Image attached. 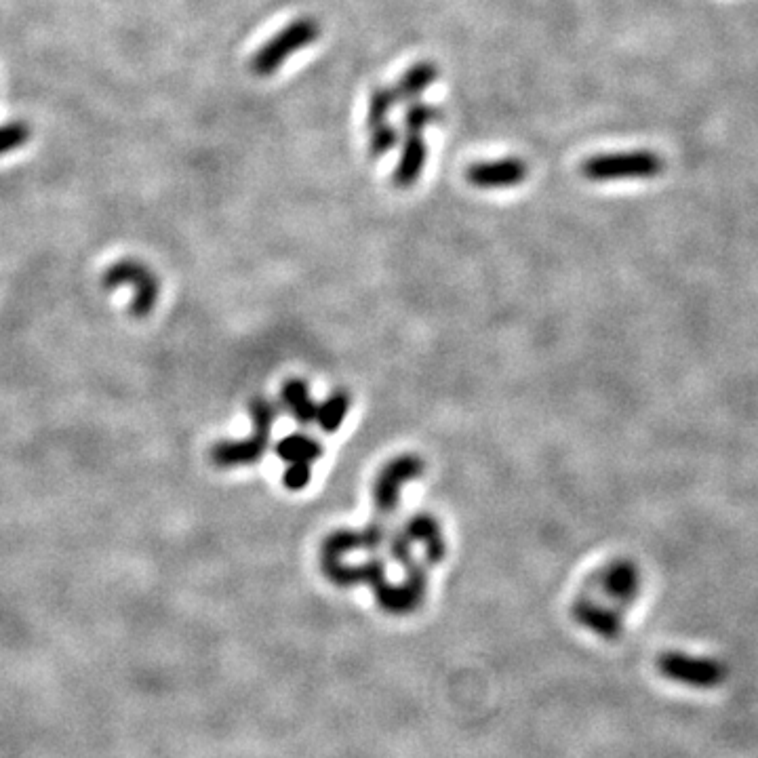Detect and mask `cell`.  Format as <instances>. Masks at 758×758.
I'll use <instances>...</instances> for the list:
<instances>
[{
    "mask_svg": "<svg viewBox=\"0 0 758 758\" xmlns=\"http://www.w3.org/2000/svg\"><path fill=\"white\" fill-rule=\"evenodd\" d=\"M443 112L426 104V102H411L403 114V129L407 135H422V131L430 125L441 121Z\"/></svg>",
    "mask_w": 758,
    "mask_h": 758,
    "instance_id": "cell-19",
    "label": "cell"
},
{
    "mask_svg": "<svg viewBox=\"0 0 758 758\" xmlns=\"http://www.w3.org/2000/svg\"><path fill=\"white\" fill-rule=\"evenodd\" d=\"M403 533L409 537L411 544L424 546L426 565L443 563V558L447 554V544H445L441 523H438L432 514H426V512L413 514L405 523Z\"/></svg>",
    "mask_w": 758,
    "mask_h": 758,
    "instance_id": "cell-13",
    "label": "cell"
},
{
    "mask_svg": "<svg viewBox=\"0 0 758 758\" xmlns=\"http://www.w3.org/2000/svg\"><path fill=\"white\" fill-rule=\"evenodd\" d=\"M348 411H350V394L344 390H337L327 398L323 405H318L314 424L325 434H333L342 428Z\"/></svg>",
    "mask_w": 758,
    "mask_h": 758,
    "instance_id": "cell-18",
    "label": "cell"
},
{
    "mask_svg": "<svg viewBox=\"0 0 758 758\" xmlns=\"http://www.w3.org/2000/svg\"><path fill=\"white\" fill-rule=\"evenodd\" d=\"M428 158V146L422 135H405V142L398 156L396 169L392 173V182L396 188L407 190L420 179Z\"/></svg>",
    "mask_w": 758,
    "mask_h": 758,
    "instance_id": "cell-14",
    "label": "cell"
},
{
    "mask_svg": "<svg viewBox=\"0 0 758 758\" xmlns=\"http://www.w3.org/2000/svg\"><path fill=\"white\" fill-rule=\"evenodd\" d=\"M596 586L601 590L611 603L617 607H630L638 594H641V571L628 561V558H617L611 561L607 567H603L596 575Z\"/></svg>",
    "mask_w": 758,
    "mask_h": 758,
    "instance_id": "cell-8",
    "label": "cell"
},
{
    "mask_svg": "<svg viewBox=\"0 0 758 758\" xmlns=\"http://www.w3.org/2000/svg\"><path fill=\"white\" fill-rule=\"evenodd\" d=\"M323 575L339 588L365 584L373 590L386 582V565L379 558H371L363 565H348L342 558H323Z\"/></svg>",
    "mask_w": 758,
    "mask_h": 758,
    "instance_id": "cell-11",
    "label": "cell"
},
{
    "mask_svg": "<svg viewBox=\"0 0 758 758\" xmlns=\"http://www.w3.org/2000/svg\"><path fill=\"white\" fill-rule=\"evenodd\" d=\"M30 139V127L22 121L0 125V156L22 148Z\"/></svg>",
    "mask_w": 758,
    "mask_h": 758,
    "instance_id": "cell-22",
    "label": "cell"
},
{
    "mask_svg": "<svg viewBox=\"0 0 758 758\" xmlns=\"http://www.w3.org/2000/svg\"><path fill=\"white\" fill-rule=\"evenodd\" d=\"M657 670L672 683L693 689H714L727 681V666L714 657L666 651L657 657Z\"/></svg>",
    "mask_w": 758,
    "mask_h": 758,
    "instance_id": "cell-4",
    "label": "cell"
},
{
    "mask_svg": "<svg viewBox=\"0 0 758 758\" xmlns=\"http://www.w3.org/2000/svg\"><path fill=\"white\" fill-rule=\"evenodd\" d=\"M398 139H401V133H398V129L394 125L386 123V125H379V127L371 129L369 144H367L369 158H382L392 148H396Z\"/></svg>",
    "mask_w": 758,
    "mask_h": 758,
    "instance_id": "cell-21",
    "label": "cell"
},
{
    "mask_svg": "<svg viewBox=\"0 0 758 758\" xmlns=\"http://www.w3.org/2000/svg\"><path fill=\"white\" fill-rule=\"evenodd\" d=\"M573 617L580 622L584 628L590 632L609 638V641H615V638L622 636L624 624H622V615L617 609L596 603L592 598H577L573 603Z\"/></svg>",
    "mask_w": 758,
    "mask_h": 758,
    "instance_id": "cell-12",
    "label": "cell"
},
{
    "mask_svg": "<svg viewBox=\"0 0 758 758\" xmlns=\"http://www.w3.org/2000/svg\"><path fill=\"white\" fill-rule=\"evenodd\" d=\"M386 529L382 523H371L361 531L352 529H337L325 537L321 546L323 558H344L350 552L367 550L377 552L386 544Z\"/></svg>",
    "mask_w": 758,
    "mask_h": 758,
    "instance_id": "cell-10",
    "label": "cell"
},
{
    "mask_svg": "<svg viewBox=\"0 0 758 758\" xmlns=\"http://www.w3.org/2000/svg\"><path fill=\"white\" fill-rule=\"evenodd\" d=\"M438 76H441V70H438V66L434 62L413 64L392 87L396 104L417 102V97H420L424 91H428Z\"/></svg>",
    "mask_w": 758,
    "mask_h": 758,
    "instance_id": "cell-15",
    "label": "cell"
},
{
    "mask_svg": "<svg viewBox=\"0 0 758 758\" xmlns=\"http://www.w3.org/2000/svg\"><path fill=\"white\" fill-rule=\"evenodd\" d=\"M281 401L289 409V413L295 417L297 424H302V426L314 424L318 405L310 396V388L304 379H289V382H285L281 390Z\"/></svg>",
    "mask_w": 758,
    "mask_h": 758,
    "instance_id": "cell-17",
    "label": "cell"
},
{
    "mask_svg": "<svg viewBox=\"0 0 758 758\" xmlns=\"http://www.w3.org/2000/svg\"><path fill=\"white\" fill-rule=\"evenodd\" d=\"M312 464H289V468L283 474V485L289 491H302L312 481Z\"/></svg>",
    "mask_w": 758,
    "mask_h": 758,
    "instance_id": "cell-24",
    "label": "cell"
},
{
    "mask_svg": "<svg viewBox=\"0 0 758 758\" xmlns=\"http://www.w3.org/2000/svg\"><path fill=\"white\" fill-rule=\"evenodd\" d=\"M323 445L314 436L293 432L281 438L276 445V455L287 464H312L323 457Z\"/></svg>",
    "mask_w": 758,
    "mask_h": 758,
    "instance_id": "cell-16",
    "label": "cell"
},
{
    "mask_svg": "<svg viewBox=\"0 0 758 758\" xmlns=\"http://www.w3.org/2000/svg\"><path fill=\"white\" fill-rule=\"evenodd\" d=\"M466 182L481 190H502L523 184L529 177V165L521 158H497V161L474 163L464 173Z\"/></svg>",
    "mask_w": 758,
    "mask_h": 758,
    "instance_id": "cell-9",
    "label": "cell"
},
{
    "mask_svg": "<svg viewBox=\"0 0 758 758\" xmlns=\"http://www.w3.org/2000/svg\"><path fill=\"white\" fill-rule=\"evenodd\" d=\"M102 283L108 291L123 287V285H131L133 289L131 314L137 318H146L156 306L158 278L152 274V270H148L144 264L133 262V259H123V262L112 264L106 270Z\"/></svg>",
    "mask_w": 758,
    "mask_h": 758,
    "instance_id": "cell-6",
    "label": "cell"
},
{
    "mask_svg": "<svg viewBox=\"0 0 758 758\" xmlns=\"http://www.w3.org/2000/svg\"><path fill=\"white\" fill-rule=\"evenodd\" d=\"M428 588V573L426 567L417 563L409 571H405L403 584L384 582L373 588L375 601L379 609L390 615H409L420 609L426 598Z\"/></svg>",
    "mask_w": 758,
    "mask_h": 758,
    "instance_id": "cell-7",
    "label": "cell"
},
{
    "mask_svg": "<svg viewBox=\"0 0 758 758\" xmlns=\"http://www.w3.org/2000/svg\"><path fill=\"white\" fill-rule=\"evenodd\" d=\"M386 542H388L390 556H392L394 563L401 565L405 571H409L411 567L417 565L415 556H413V544H411V540H409V537L403 531L392 533L390 540H386Z\"/></svg>",
    "mask_w": 758,
    "mask_h": 758,
    "instance_id": "cell-23",
    "label": "cell"
},
{
    "mask_svg": "<svg viewBox=\"0 0 758 758\" xmlns=\"http://www.w3.org/2000/svg\"><path fill=\"white\" fill-rule=\"evenodd\" d=\"M426 470V464L420 455L401 453L390 460L382 470H379L373 483V504L375 510L382 516H390L396 512L398 502H401L403 485L420 478Z\"/></svg>",
    "mask_w": 758,
    "mask_h": 758,
    "instance_id": "cell-5",
    "label": "cell"
},
{
    "mask_svg": "<svg viewBox=\"0 0 758 758\" xmlns=\"http://www.w3.org/2000/svg\"><path fill=\"white\" fill-rule=\"evenodd\" d=\"M396 106V99L390 87L386 85H377L369 93V102H367V127L375 129L379 125L388 123V116L392 108Z\"/></svg>",
    "mask_w": 758,
    "mask_h": 758,
    "instance_id": "cell-20",
    "label": "cell"
},
{
    "mask_svg": "<svg viewBox=\"0 0 758 758\" xmlns=\"http://www.w3.org/2000/svg\"><path fill=\"white\" fill-rule=\"evenodd\" d=\"M318 36H321V28H318L316 19H295V22L285 26L276 36H272L268 43L259 47V51L251 57V72L255 76H272L291 55L312 45Z\"/></svg>",
    "mask_w": 758,
    "mask_h": 758,
    "instance_id": "cell-3",
    "label": "cell"
},
{
    "mask_svg": "<svg viewBox=\"0 0 758 758\" xmlns=\"http://www.w3.org/2000/svg\"><path fill=\"white\" fill-rule=\"evenodd\" d=\"M249 415L255 432L243 441H219L211 447V462L217 468H241L262 462L270 447V434L278 417V409L264 396H255L249 403Z\"/></svg>",
    "mask_w": 758,
    "mask_h": 758,
    "instance_id": "cell-1",
    "label": "cell"
},
{
    "mask_svg": "<svg viewBox=\"0 0 758 758\" xmlns=\"http://www.w3.org/2000/svg\"><path fill=\"white\" fill-rule=\"evenodd\" d=\"M664 158L651 150L620 154H598L582 163L580 173L590 182H615V179H651L664 173Z\"/></svg>",
    "mask_w": 758,
    "mask_h": 758,
    "instance_id": "cell-2",
    "label": "cell"
}]
</instances>
